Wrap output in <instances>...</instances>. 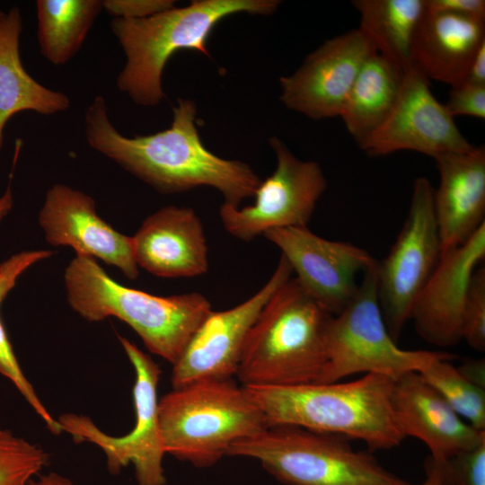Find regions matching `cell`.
I'll return each mask as SVG.
<instances>
[{"label": "cell", "instance_id": "obj_11", "mask_svg": "<svg viewBox=\"0 0 485 485\" xmlns=\"http://www.w3.org/2000/svg\"><path fill=\"white\" fill-rule=\"evenodd\" d=\"M269 143L277 166L259 184L254 203L242 207L223 203L219 209L225 230L242 241H251L271 229L307 226L327 188L316 162L298 159L277 137L270 138Z\"/></svg>", "mask_w": 485, "mask_h": 485}, {"label": "cell", "instance_id": "obj_33", "mask_svg": "<svg viewBox=\"0 0 485 485\" xmlns=\"http://www.w3.org/2000/svg\"><path fill=\"white\" fill-rule=\"evenodd\" d=\"M172 0H103L102 10L112 19L141 20L174 7Z\"/></svg>", "mask_w": 485, "mask_h": 485}, {"label": "cell", "instance_id": "obj_37", "mask_svg": "<svg viewBox=\"0 0 485 485\" xmlns=\"http://www.w3.org/2000/svg\"><path fill=\"white\" fill-rule=\"evenodd\" d=\"M426 479L420 485H450L440 468L428 457L425 463Z\"/></svg>", "mask_w": 485, "mask_h": 485}, {"label": "cell", "instance_id": "obj_21", "mask_svg": "<svg viewBox=\"0 0 485 485\" xmlns=\"http://www.w3.org/2000/svg\"><path fill=\"white\" fill-rule=\"evenodd\" d=\"M483 43L485 20L425 8L413 40L411 66L428 81L454 87L465 81Z\"/></svg>", "mask_w": 485, "mask_h": 485}, {"label": "cell", "instance_id": "obj_16", "mask_svg": "<svg viewBox=\"0 0 485 485\" xmlns=\"http://www.w3.org/2000/svg\"><path fill=\"white\" fill-rule=\"evenodd\" d=\"M39 224L52 246L71 247L75 255L99 259L130 280L137 278L132 236L102 219L88 194L64 183L54 184L46 192Z\"/></svg>", "mask_w": 485, "mask_h": 485}, {"label": "cell", "instance_id": "obj_9", "mask_svg": "<svg viewBox=\"0 0 485 485\" xmlns=\"http://www.w3.org/2000/svg\"><path fill=\"white\" fill-rule=\"evenodd\" d=\"M118 339L135 372L132 390L136 421L126 435L113 436L103 432L87 416L67 413L57 421L62 431L77 443L89 442L104 453L109 472L119 473L132 464L138 485H164L163 465L165 454L160 429L157 389L161 375L158 365L125 337Z\"/></svg>", "mask_w": 485, "mask_h": 485}, {"label": "cell", "instance_id": "obj_27", "mask_svg": "<svg viewBox=\"0 0 485 485\" xmlns=\"http://www.w3.org/2000/svg\"><path fill=\"white\" fill-rule=\"evenodd\" d=\"M48 461L42 447L0 428V485H29Z\"/></svg>", "mask_w": 485, "mask_h": 485}, {"label": "cell", "instance_id": "obj_13", "mask_svg": "<svg viewBox=\"0 0 485 485\" xmlns=\"http://www.w3.org/2000/svg\"><path fill=\"white\" fill-rule=\"evenodd\" d=\"M263 236L281 251L304 290L331 315L355 295L357 276L376 263L367 251L322 238L307 226L271 229Z\"/></svg>", "mask_w": 485, "mask_h": 485}, {"label": "cell", "instance_id": "obj_8", "mask_svg": "<svg viewBox=\"0 0 485 485\" xmlns=\"http://www.w3.org/2000/svg\"><path fill=\"white\" fill-rule=\"evenodd\" d=\"M377 262L363 273L353 298L329 322L326 364L317 384L339 382L358 373L378 374L395 381L408 373L423 371L436 359L454 357L397 346L378 301Z\"/></svg>", "mask_w": 485, "mask_h": 485}, {"label": "cell", "instance_id": "obj_31", "mask_svg": "<svg viewBox=\"0 0 485 485\" xmlns=\"http://www.w3.org/2000/svg\"><path fill=\"white\" fill-rule=\"evenodd\" d=\"M444 105L453 118L466 115L484 119L485 85L464 81L451 87L448 101Z\"/></svg>", "mask_w": 485, "mask_h": 485}, {"label": "cell", "instance_id": "obj_14", "mask_svg": "<svg viewBox=\"0 0 485 485\" xmlns=\"http://www.w3.org/2000/svg\"><path fill=\"white\" fill-rule=\"evenodd\" d=\"M428 82L413 66L404 71L392 110L358 146L372 156L410 150L433 158L472 148L445 105L433 95Z\"/></svg>", "mask_w": 485, "mask_h": 485}, {"label": "cell", "instance_id": "obj_2", "mask_svg": "<svg viewBox=\"0 0 485 485\" xmlns=\"http://www.w3.org/2000/svg\"><path fill=\"white\" fill-rule=\"evenodd\" d=\"M393 382L366 374L346 383L244 387L267 426L294 425L362 440L375 451L395 447L405 438L392 409Z\"/></svg>", "mask_w": 485, "mask_h": 485}, {"label": "cell", "instance_id": "obj_29", "mask_svg": "<svg viewBox=\"0 0 485 485\" xmlns=\"http://www.w3.org/2000/svg\"><path fill=\"white\" fill-rule=\"evenodd\" d=\"M462 340L473 349L485 350V267L475 269L468 288L462 318Z\"/></svg>", "mask_w": 485, "mask_h": 485}, {"label": "cell", "instance_id": "obj_40", "mask_svg": "<svg viewBox=\"0 0 485 485\" xmlns=\"http://www.w3.org/2000/svg\"><path fill=\"white\" fill-rule=\"evenodd\" d=\"M5 14H6V13L4 12L2 9H0V23H1L2 21L4 20Z\"/></svg>", "mask_w": 485, "mask_h": 485}, {"label": "cell", "instance_id": "obj_39", "mask_svg": "<svg viewBox=\"0 0 485 485\" xmlns=\"http://www.w3.org/2000/svg\"><path fill=\"white\" fill-rule=\"evenodd\" d=\"M13 205V197L9 183L5 191L0 196V224L4 219V217L10 213Z\"/></svg>", "mask_w": 485, "mask_h": 485}, {"label": "cell", "instance_id": "obj_25", "mask_svg": "<svg viewBox=\"0 0 485 485\" xmlns=\"http://www.w3.org/2000/svg\"><path fill=\"white\" fill-rule=\"evenodd\" d=\"M37 40L50 64L68 63L102 11L101 0H37Z\"/></svg>", "mask_w": 485, "mask_h": 485}, {"label": "cell", "instance_id": "obj_18", "mask_svg": "<svg viewBox=\"0 0 485 485\" xmlns=\"http://www.w3.org/2000/svg\"><path fill=\"white\" fill-rule=\"evenodd\" d=\"M392 403L405 437L421 440L436 463H445L485 440V430L465 422L419 372L408 373L393 382Z\"/></svg>", "mask_w": 485, "mask_h": 485}, {"label": "cell", "instance_id": "obj_36", "mask_svg": "<svg viewBox=\"0 0 485 485\" xmlns=\"http://www.w3.org/2000/svg\"><path fill=\"white\" fill-rule=\"evenodd\" d=\"M465 81L485 85V43L480 47L475 54Z\"/></svg>", "mask_w": 485, "mask_h": 485}, {"label": "cell", "instance_id": "obj_34", "mask_svg": "<svg viewBox=\"0 0 485 485\" xmlns=\"http://www.w3.org/2000/svg\"><path fill=\"white\" fill-rule=\"evenodd\" d=\"M425 8L432 13H449L485 20L484 0H425Z\"/></svg>", "mask_w": 485, "mask_h": 485}, {"label": "cell", "instance_id": "obj_3", "mask_svg": "<svg viewBox=\"0 0 485 485\" xmlns=\"http://www.w3.org/2000/svg\"><path fill=\"white\" fill-rule=\"evenodd\" d=\"M71 308L88 322L116 317L126 322L153 354L172 366L212 311L198 292L160 296L125 287L96 260L75 255L64 274Z\"/></svg>", "mask_w": 485, "mask_h": 485}, {"label": "cell", "instance_id": "obj_38", "mask_svg": "<svg viewBox=\"0 0 485 485\" xmlns=\"http://www.w3.org/2000/svg\"><path fill=\"white\" fill-rule=\"evenodd\" d=\"M29 485H75L69 478L57 472L40 474Z\"/></svg>", "mask_w": 485, "mask_h": 485}, {"label": "cell", "instance_id": "obj_20", "mask_svg": "<svg viewBox=\"0 0 485 485\" xmlns=\"http://www.w3.org/2000/svg\"><path fill=\"white\" fill-rule=\"evenodd\" d=\"M434 159L440 176L434 208L444 253L463 244L485 224V147Z\"/></svg>", "mask_w": 485, "mask_h": 485}, {"label": "cell", "instance_id": "obj_15", "mask_svg": "<svg viewBox=\"0 0 485 485\" xmlns=\"http://www.w3.org/2000/svg\"><path fill=\"white\" fill-rule=\"evenodd\" d=\"M373 51L358 29L327 40L294 74L279 79L280 100L313 119L340 116L356 77Z\"/></svg>", "mask_w": 485, "mask_h": 485}, {"label": "cell", "instance_id": "obj_5", "mask_svg": "<svg viewBox=\"0 0 485 485\" xmlns=\"http://www.w3.org/2000/svg\"><path fill=\"white\" fill-rule=\"evenodd\" d=\"M278 4L277 0H194L141 20L112 19V33L126 57L118 89L137 105L159 104L165 97L163 72L174 53L195 49L209 56L207 42L220 21L237 13L268 15Z\"/></svg>", "mask_w": 485, "mask_h": 485}, {"label": "cell", "instance_id": "obj_23", "mask_svg": "<svg viewBox=\"0 0 485 485\" xmlns=\"http://www.w3.org/2000/svg\"><path fill=\"white\" fill-rule=\"evenodd\" d=\"M403 75L402 69L375 50L366 57L340 116L357 143L389 116L399 98Z\"/></svg>", "mask_w": 485, "mask_h": 485}, {"label": "cell", "instance_id": "obj_19", "mask_svg": "<svg viewBox=\"0 0 485 485\" xmlns=\"http://www.w3.org/2000/svg\"><path fill=\"white\" fill-rule=\"evenodd\" d=\"M138 268L165 278H194L208 270L202 222L188 207L166 206L148 216L132 236Z\"/></svg>", "mask_w": 485, "mask_h": 485}, {"label": "cell", "instance_id": "obj_26", "mask_svg": "<svg viewBox=\"0 0 485 485\" xmlns=\"http://www.w3.org/2000/svg\"><path fill=\"white\" fill-rule=\"evenodd\" d=\"M454 357L435 360L419 372L451 408L479 430H485V392L467 380L450 362Z\"/></svg>", "mask_w": 485, "mask_h": 485}, {"label": "cell", "instance_id": "obj_30", "mask_svg": "<svg viewBox=\"0 0 485 485\" xmlns=\"http://www.w3.org/2000/svg\"><path fill=\"white\" fill-rule=\"evenodd\" d=\"M436 464L450 485H485V440Z\"/></svg>", "mask_w": 485, "mask_h": 485}, {"label": "cell", "instance_id": "obj_35", "mask_svg": "<svg viewBox=\"0 0 485 485\" xmlns=\"http://www.w3.org/2000/svg\"><path fill=\"white\" fill-rule=\"evenodd\" d=\"M457 369L471 383L485 389V361L483 358L466 360Z\"/></svg>", "mask_w": 485, "mask_h": 485}, {"label": "cell", "instance_id": "obj_17", "mask_svg": "<svg viewBox=\"0 0 485 485\" xmlns=\"http://www.w3.org/2000/svg\"><path fill=\"white\" fill-rule=\"evenodd\" d=\"M485 259V224L463 244L441 254L419 294L410 320L416 331L441 348L462 340L463 305L472 277Z\"/></svg>", "mask_w": 485, "mask_h": 485}, {"label": "cell", "instance_id": "obj_7", "mask_svg": "<svg viewBox=\"0 0 485 485\" xmlns=\"http://www.w3.org/2000/svg\"><path fill=\"white\" fill-rule=\"evenodd\" d=\"M226 456L255 459L285 485H413L348 438L294 425L268 426L233 444Z\"/></svg>", "mask_w": 485, "mask_h": 485}, {"label": "cell", "instance_id": "obj_4", "mask_svg": "<svg viewBox=\"0 0 485 485\" xmlns=\"http://www.w3.org/2000/svg\"><path fill=\"white\" fill-rule=\"evenodd\" d=\"M332 315L295 278L269 299L251 326L236 376L242 386L316 383L326 364Z\"/></svg>", "mask_w": 485, "mask_h": 485}, {"label": "cell", "instance_id": "obj_24", "mask_svg": "<svg viewBox=\"0 0 485 485\" xmlns=\"http://www.w3.org/2000/svg\"><path fill=\"white\" fill-rule=\"evenodd\" d=\"M358 30L375 52L403 71L411 67L413 40L425 13V0H353Z\"/></svg>", "mask_w": 485, "mask_h": 485}, {"label": "cell", "instance_id": "obj_1", "mask_svg": "<svg viewBox=\"0 0 485 485\" xmlns=\"http://www.w3.org/2000/svg\"><path fill=\"white\" fill-rule=\"evenodd\" d=\"M106 100L97 95L84 114L88 145L162 193L199 186L217 190L226 204L240 207L253 197L260 177L245 163L223 159L202 143L196 127V106L179 99L165 130L128 137L113 125Z\"/></svg>", "mask_w": 485, "mask_h": 485}, {"label": "cell", "instance_id": "obj_6", "mask_svg": "<svg viewBox=\"0 0 485 485\" xmlns=\"http://www.w3.org/2000/svg\"><path fill=\"white\" fill-rule=\"evenodd\" d=\"M158 415L165 454L199 468L268 427L246 388L233 379L172 389L159 400Z\"/></svg>", "mask_w": 485, "mask_h": 485}, {"label": "cell", "instance_id": "obj_12", "mask_svg": "<svg viewBox=\"0 0 485 485\" xmlns=\"http://www.w3.org/2000/svg\"><path fill=\"white\" fill-rule=\"evenodd\" d=\"M293 270L281 255L269 280L251 297L224 311H211L172 365V389L236 375L248 333L261 309Z\"/></svg>", "mask_w": 485, "mask_h": 485}, {"label": "cell", "instance_id": "obj_10", "mask_svg": "<svg viewBox=\"0 0 485 485\" xmlns=\"http://www.w3.org/2000/svg\"><path fill=\"white\" fill-rule=\"evenodd\" d=\"M434 191L427 178L415 180L402 228L387 256L377 262L378 301L395 341L441 258Z\"/></svg>", "mask_w": 485, "mask_h": 485}, {"label": "cell", "instance_id": "obj_32", "mask_svg": "<svg viewBox=\"0 0 485 485\" xmlns=\"http://www.w3.org/2000/svg\"><path fill=\"white\" fill-rule=\"evenodd\" d=\"M53 255L49 250L16 252L0 262V304L15 287L19 278L31 266Z\"/></svg>", "mask_w": 485, "mask_h": 485}, {"label": "cell", "instance_id": "obj_28", "mask_svg": "<svg viewBox=\"0 0 485 485\" xmlns=\"http://www.w3.org/2000/svg\"><path fill=\"white\" fill-rule=\"evenodd\" d=\"M0 373L13 384L36 414L43 420L51 433L59 435L63 432L57 419L49 413L22 372L1 318Z\"/></svg>", "mask_w": 485, "mask_h": 485}, {"label": "cell", "instance_id": "obj_22", "mask_svg": "<svg viewBox=\"0 0 485 485\" xmlns=\"http://www.w3.org/2000/svg\"><path fill=\"white\" fill-rule=\"evenodd\" d=\"M22 20L13 7L0 23V148L7 121L16 113L54 115L69 109V97L36 81L22 66L20 37Z\"/></svg>", "mask_w": 485, "mask_h": 485}]
</instances>
